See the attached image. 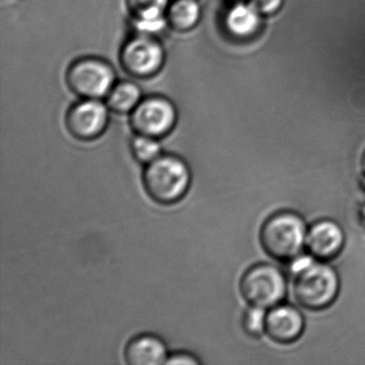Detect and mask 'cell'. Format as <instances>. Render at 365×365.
<instances>
[{"label":"cell","mask_w":365,"mask_h":365,"mask_svg":"<svg viewBox=\"0 0 365 365\" xmlns=\"http://www.w3.org/2000/svg\"><path fill=\"white\" fill-rule=\"evenodd\" d=\"M240 292L252 307L262 309L277 307L286 294L285 277L271 264H257L243 274Z\"/></svg>","instance_id":"cell-7"},{"label":"cell","mask_w":365,"mask_h":365,"mask_svg":"<svg viewBox=\"0 0 365 365\" xmlns=\"http://www.w3.org/2000/svg\"><path fill=\"white\" fill-rule=\"evenodd\" d=\"M339 292V277L328 264H313L309 260L297 269L294 296L304 309L309 311L327 309L334 302Z\"/></svg>","instance_id":"cell-3"},{"label":"cell","mask_w":365,"mask_h":365,"mask_svg":"<svg viewBox=\"0 0 365 365\" xmlns=\"http://www.w3.org/2000/svg\"><path fill=\"white\" fill-rule=\"evenodd\" d=\"M202 16V6L198 0H172L166 11L168 27L179 34L195 29Z\"/></svg>","instance_id":"cell-14"},{"label":"cell","mask_w":365,"mask_h":365,"mask_svg":"<svg viewBox=\"0 0 365 365\" xmlns=\"http://www.w3.org/2000/svg\"><path fill=\"white\" fill-rule=\"evenodd\" d=\"M116 82L114 66L100 57L76 59L66 72V84L78 99L104 100Z\"/></svg>","instance_id":"cell-4"},{"label":"cell","mask_w":365,"mask_h":365,"mask_svg":"<svg viewBox=\"0 0 365 365\" xmlns=\"http://www.w3.org/2000/svg\"><path fill=\"white\" fill-rule=\"evenodd\" d=\"M250 3H251L260 14H269L279 9L282 4V0H251Z\"/></svg>","instance_id":"cell-19"},{"label":"cell","mask_w":365,"mask_h":365,"mask_svg":"<svg viewBox=\"0 0 365 365\" xmlns=\"http://www.w3.org/2000/svg\"><path fill=\"white\" fill-rule=\"evenodd\" d=\"M200 361L189 352H176L166 359L164 364H200Z\"/></svg>","instance_id":"cell-18"},{"label":"cell","mask_w":365,"mask_h":365,"mask_svg":"<svg viewBox=\"0 0 365 365\" xmlns=\"http://www.w3.org/2000/svg\"><path fill=\"white\" fill-rule=\"evenodd\" d=\"M143 91L133 81H117L112 91L106 96V106L115 114L130 115L142 101Z\"/></svg>","instance_id":"cell-15"},{"label":"cell","mask_w":365,"mask_h":365,"mask_svg":"<svg viewBox=\"0 0 365 365\" xmlns=\"http://www.w3.org/2000/svg\"><path fill=\"white\" fill-rule=\"evenodd\" d=\"M172 0H125L134 33L157 36L168 27L166 11Z\"/></svg>","instance_id":"cell-9"},{"label":"cell","mask_w":365,"mask_h":365,"mask_svg":"<svg viewBox=\"0 0 365 365\" xmlns=\"http://www.w3.org/2000/svg\"><path fill=\"white\" fill-rule=\"evenodd\" d=\"M178 120V110L170 98L150 95L143 98L130 114V125L135 134L159 138L168 135Z\"/></svg>","instance_id":"cell-6"},{"label":"cell","mask_w":365,"mask_h":365,"mask_svg":"<svg viewBox=\"0 0 365 365\" xmlns=\"http://www.w3.org/2000/svg\"><path fill=\"white\" fill-rule=\"evenodd\" d=\"M264 309L252 307L245 311L242 317V327L245 333L252 337H258L266 332V317Z\"/></svg>","instance_id":"cell-17"},{"label":"cell","mask_w":365,"mask_h":365,"mask_svg":"<svg viewBox=\"0 0 365 365\" xmlns=\"http://www.w3.org/2000/svg\"><path fill=\"white\" fill-rule=\"evenodd\" d=\"M345 237L335 222L324 220L314 224L307 234L305 247L309 253L320 262L336 257L343 250Z\"/></svg>","instance_id":"cell-10"},{"label":"cell","mask_w":365,"mask_h":365,"mask_svg":"<svg viewBox=\"0 0 365 365\" xmlns=\"http://www.w3.org/2000/svg\"><path fill=\"white\" fill-rule=\"evenodd\" d=\"M307 234V226L298 215L279 212L264 222L260 230V243L273 259L290 262L302 251Z\"/></svg>","instance_id":"cell-2"},{"label":"cell","mask_w":365,"mask_h":365,"mask_svg":"<svg viewBox=\"0 0 365 365\" xmlns=\"http://www.w3.org/2000/svg\"><path fill=\"white\" fill-rule=\"evenodd\" d=\"M222 23L232 37L245 39L259 29L260 12L251 3H237L224 14Z\"/></svg>","instance_id":"cell-13"},{"label":"cell","mask_w":365,"mask_h":365,"mask_svg":"<svg viewBox=\"0 0 365 365\" xmlns=\"http://www.w3.org/2000/svg\"><path fill=\"white\" fill-rule=\"evenodd\" d=\"M362 170H363V173H364V174H365V155L362 159Z\"/></svg>","instance_id":"cell-20"},{"label":"cell","mask_w":365,"mask_h":365,"mask_svg":"<svg viewBox=\"0 0 365 365\" xmlns=\"http://www.w3.org/2000/svg\"><path fill=\"white\" fill-rule=\"evenodd\" d=\"M304 330L302 314L289 305H277L266 317V333L273 341L290 344L299 339Z\"/></svg>","instance_id":"cell-11"},{"label":"cell","mask_w":365,"mask_h":365,"mask_svg":"<svg viewBox=\"0 0 365 365\" xmlns=\"http://www.w3.org/2000/svg\"><path fill=\"white\" fill-rule=\"evenodd\" d=\"M131 151L136 161L149 164L161 155V146L158 138L136 134L131 142Z\"/></svg>","instance_id":"cell-16"},{"label":"cell","mask_w":365,"mask_h":365,"mask_svg":"<svg viewBox=\"0 0 365 365\" xmlns=\"http://www.w3.org/2000/svg\"><path fill=\"white\" fill-rule=\"evenodd\" d=\"M166 61V51L157 36L133 33L119 51V63L128 76L148 80L159 74Z\"/></svg>","instance_id":"cell-5"},{"label":"cell","mask_w":365,"mask_h":365,"mask_svg":"<svg viewBox=\"0 0 365 365\" xmlns=\"http://www.w3.org/2000/svg\"><path fill=\"white\" fill-rule=\"evenodd\" d=\"M110 113L104 100L78 99L67 110L66 128L76 140L82 142L97 140L108 128Z\"/></svg>","instance_id":"cell-8"},{"label":"cell","mask_w":365,"mask_h":365,"mask_svg":"<svg viewBox=\"0 0 365 365\" xmlns=\"http://www.w3.org/2000/svg\"><path fill=\"white\" fill-rule=\"evenodd\" d=\"M145 190L158 204L173 205L185 197L191 185V172L185 160L163 155L148 164L144 172Z\"/></svg>","instance_id":"cell-1"},{"label":"cell","mask_w":365,"mask_h":365,"mask_svg":"<svg viewBox=\"0 0 365 365\" xmlns=\"http://www.w3.org/2000/svg\"><path fill=\"white\" fill-rule=\"evenodd\" d=\"M165 343L153 334L134 337L125 349V362L130 365H159L168 359Z\"/></svg>","instance_id":"cell-12"}]
</instances>
